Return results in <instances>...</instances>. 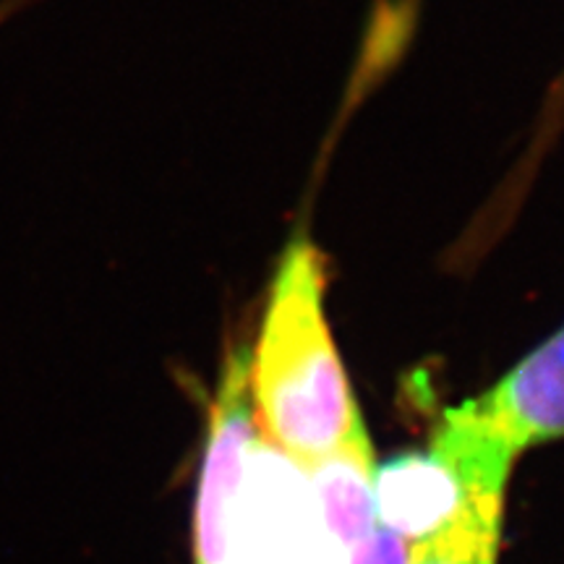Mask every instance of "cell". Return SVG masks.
<instances>
[{"mask_svg":"<svg viewBox=\"0 0 564 564\" xmlns=\"http://www.w3.org/2000/svg\"><path fill=\"white\" fill-rule=\"evenodd\" d=\"M251 394L267 440L301 468L364 426L324 312V262L308 236L278 257L257 343Z\"/></svg>","mask_w":564,"mask_h":564,"instance_id":"obj_1","label":"cell"},{"mask_svg":"<svg viewBox=\"0 0 564 564\" xmlns=\"http://www.w3.org/2000/svg\"><path fill=\"white\" fill-rule=\"evenodd\" d=\"M251 345H238L212 403V429L199 476L194 514L196 564H236L238 512L251 455Z\"/></svg>","mask_w":564,"mask_h":564,"instance_id":"obj_2","label":"cell"},{"mask_svg":"<svg viewBox=\"0 0 564 564\" xmlns=\"http://www.w3.org/2000/svg\"><path fill=\"white\" fill-rule=\"evenodd\" d=\"M236 564H327L306 470L278 447L257 440L238 512Z\"/></svg>","mask_w":564,"mask_h":564,"instance_id":"obj_3","label":"cell"},{"mask_svg":"<svg viewBox=\"0 0 564 564\" xmlns=\"http://www.w3.org/2000/svg\"><path fill=\"white\" fill-rule=\"evenodd\" d=\"M502 507L470 497L455 465L434 447L392 457L373 474L377 520L413 544L447 531L468 512Z\"/></svg>","mask_w":564,"mask_h":564,"instance_id":"obj_4","label":"cell"},{"mask_svg":"<svg viewBox=\"0 0 564 564\" xmlns=\"http://www.w3.org/2000/svg\"><path fill=\"white\" fill-rule=\"evenodd\" d=\"M476 400L518 453L564 440V324Z\"/></svg>","mask_w":564,"mask_h":564,"instance_id":"obj_5","label":"cell"},{"mask_svg":"<svg viewBox=\"0 0 564 564\" xmlns=\"http://www.w3.org/2000/svg\"><path fill=\"white\" fill-rule=\"evenodd\" d=\"M303 470L319 512L327 564H343L373 531V455L364 426Z\"/></svg>","mask_w":564,"mask_h":564,"instance_id":"obj_6","label":"cell"},{"mask_svg":"<svg viewBox=\"0 0 564 564\" xmlns=\"http://www.w3.org/2000/svg\"><path fill=\"white\" fill-rule=\"evenodd\" d=\"M502 510H474L453 528L419 541L411 564H497Z\"/></svg>","mask_w":564,"mask_h":564,"instance_id":"obj_7","label":"cell"},{"mask_svg":"<svg viewBox=\"0 0 564 564\" xmlns=\"http://www.w3.org/2000/svg\"><path fill=\"white\" fill-rule=\"evenodd\" d=\"M343 564H411V556H408L405 541L382 525L373 528Z\"/></svg>","mask_w":564,"mask_h":564,"instance_id":"obj_8","label":"cell"},{"mask_svg":"<svg viewBox=\"0 0 564 564\" xmlns=\"http://www.w3.org/2000/svg\"><path fill=\"white\" fill-rule=\"evenodd\" d=\"M30 3L32 0H0V24H6L11 17H17V13Z\"/></svg>","mask_w":564,"mask_h":564,"instance_id":"obj_9","label":"cell"}]
</instances>
